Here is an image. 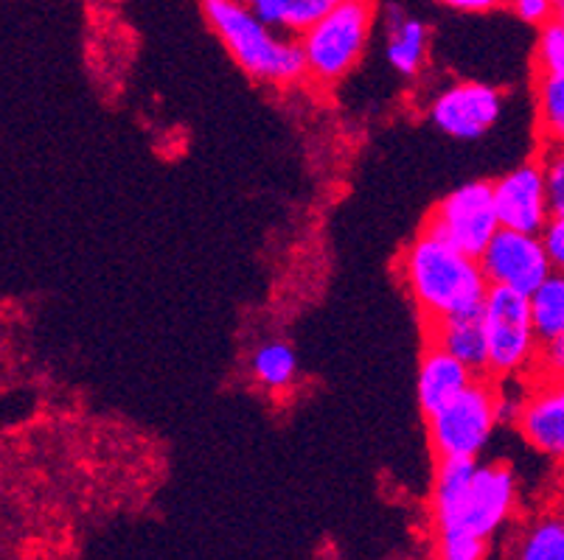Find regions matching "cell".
<instances>
[{"mask_svg": "<svg viewBox=\"0 0 564 560\" xmlns=\"http://www.w3.org/2000/svg\"><path fill=\"white\" fill-rule=\"evenodd\" d=\"M427 342L444 348L455 359L471 367L478 376H486V364H489V348H486V331L480 315L453 317L433 328H424Z\"/></svg>", "mask_w": 564, "mask_h": 560, "instance_id": "5bb4252c", "label": "cell"}, {"mask_svg": "<svg viewBox=\"0 0 564 560\" xmlns=\"http://www.w3.org/2000/svg\"><path fill=\"white\" fill-rule=\"evenodd\" d=\"M250 378L264 393H290L301 376L299 353L284 339H264L250 353Z\"/></svg>", "mask_w": 564, "mask_h": 560, "instance_id": "9a60e30c", "label": "cell"}, {"mask_svg": "<svg viewBox=\"0 0 564 560\" xmlns=\"http://www.w3.org/2000/svg\"><path fill=\"white\" fill-rule=\"evenodd\" d=\"M424 228L438 233L464 253L480 259V253L502 228L495 202V183L471 179V183L458 185L455 191L435 202V208L424 219Z\"/></svg>", "mask_w": 564, "mask_h": 560, "instance_id": "52a82bcc", "label": "cell"}, {"mask_svg": "<svg viewBox=\"0 0 564 560\" xmlns=\"http://www.w3.org/2000/svg\"><path fill=\"white\" fill-rule=\"evenodd\" d=\"M480 320H484L486 348H489L486 376L495 382H514V378L528 382L536 376L542 339L533 328L531 297L491 286L480 308Z\"/></svg>", "mask_w": 564, "mask_h": 560, "instance_id": "5b68a950", "label": "cell"}, {"mask_svg": "<svg viewBox=\"0 0 564 560\" xmlns=\"http://www.w3.org/2000/svg\"><path fill=\"white\" fill-rule=\"evenodd\" d=\"M475 378H478V373L466 367L460 359H455L444 348L427 342L422 351V359H419V376H415V395H419L422 415H433L435 409L449 404Z\"/></svg>", "mask_w": 564, "mask_h": 560, "instance_id": "4fadbf2b", "label": "cell"}, {"mask_svg": "<svg viewBox=\"0 0 564 560\" xmlns=\"http://www.w3.org/2000/svg\"><path fill=\"white\" fill-rule=\"evenodd\" d=\"M435 3L460 14H486L497 7H506L502 0H435Z\"/></svg>", "mask_w": 564, "mask_h": 560, "instance_id": "484cf974", "label": "cell"}, {"mask_svg": "<svg viewBox=\"0 0 564 560\" xmlns=\"http://www.w3.org/2000/svg\"><path fill=\"white\" fill-rule=\"evenodd\" d=\"M520 438L536 454L564 465V376H531L520 420Z\"/></svg>", "mask_w": 564, "mask_h": 560, "instance_id": "8fae6325", "label": "cell"}, {"mask_svg": "<svg viewBox=\"0 0 564 560\" xmlns=\"http://www.w3.org/2000/svg\"><path fill=\"white\" fill-rule=\"evenodd\" d=\"M509 9L520 23L542 29V25L556 20L558 0H509Z\"/></svg>", "mask_w": 564, "mask_h": 560, "instance_id": "603a6c76", "label": "cell"}, {"mask_svg": "<svg viewBox=\"0 0 564 560\" xmlns=\"http://www.w3.org/2000/svg\"><path fill=\"white\" fill-rule=\"evenodd\" d=\"M556 493H558V510L564 513V465H562V476L556 482Z\"/></svg>", "mask_w": 564, "mask_h": 560, "instance_id": "4316f807", "label": "cell"}, {"mask_svg": "<svg viewBox=\"0 0 564 560\" xmlns=\"http://www.w3.org/2000/svg\"><path fill=\"white\" fill-rule=\"evenodd\" d=\"M533 328L542 342L564 333V272L553 270L545 284L531 295Z\"/></svg>", "mask_w": 564, "mask_h": 560, "instance_id": "d6986e66", "label": "cell"}, {"mask_svg": "<svg viewBox=\"0 0 564 560\" xmlns=\"http://www.w3.org/2000/svg\"><path fill=\"white\" fill-rule=\"evenodd\" d=\"M540 161L547 174L553 213H564V143H558V146H540Z\"/></svg>", "mask_w": 564, "mask_h": 560, "instance_id": "7402d4cb", "label": "cell"}, {"mask_svg": "<svg viewBox=\"0 0 564 560\" xmlns=\"http://www.w3.org/2000/svg\"><path fill=\"white\" fill-rule=\"evenodd\" d=\"M245 3L284 34L301 37L315 20L340 7L343 0H245Z\"/></svg>", "mask_w": 564, "mask_h": 560, "instance_id": "e0dca14e", "label": "cell"}, {"mask_svg": "<svg viewBox=\"0 0 564 560\" xmlns=\"http://www.w3.org/2000/svg\"><path fill=\"white\" fill-rule=\"evenodd\" d=\"M533 74H564V25H542L533 43Z\"/></svg>", "mask_w": 564, "mask_h": 560, "instance_id": "ffe728a7", "label": "cell"}, {"mask_svg": "<svg viewBox=\"0 0 564 560\" xmlns=\"http://www.w3.org/2000/svg\"><path fill=\"white\" fill-rule=\"evenodd\" d=\"M382 31L388 65L404 79H419L427 70L430 45H433L427 23L391 3L382 9Z\"/></svg>", "mask_w": 564, "mask_h": 560, "instance_id": "7c38bea8", "label": "cell"}, {"mask_svg": "<svg viewBox=\"0 0 564 560\" xmlns=\"http://www.w3.org/2000/svg\"><path fill=\"white\" fill-rule=\"evenodd\" d=\"M542 239H545V246H547V253H551L553 266L564 272V213L553 216L551 224H547L545 233H542Z\"/></svg>", "mask_w": 564, "mask_h": 560, "instance_id": "d4e9b609", "label": "cell"}, {"mask_svg": "<svg viewBox=\"0 0 564 560\" xmlns=\"http://www.w3.org/2000/svg\"><path fill=\"white\" fill-rule=\"evenodd\" d=\"M379 0H343L301 34L306 59V87L329 96L354 74L371 43Z\"/></svg>", "mask_w": 564, "mask_h": 560, "instance_id": "277c9868", "label": "cell"}, {"mask_svg": "<svg viewBox=\"0 0 564 560\" xmlns=\"http://www.w3.org/2000/svg\"><path fill=\"white\" fill-rule=\"evenodd\" d=\"M484 538L460 530L435 532V560H486Z\"/></svg>", "mask_w": 564, "mask_h": 560, "instance_id": "44dd1931", "label": "cell"}, {"mask_svg": "<svg viewBox=\"0 0 564 560\" xmlns=\"http://www.w3.org/2000/svg\"><path fill=\"white\" fill-rule=\"evenodd\" d=\"M520 502L514 469L502 460H435L433 527L491 541L509 527Z\"/></svg>", "mask_w": 564, "mask_h": 560, "instance_id": "7a4b0ae2", "label": "cell"}, {"mask_svg": "<svg viewBox=\"0 0 564 560\" xmlns=\"http://www.w3.org/2000/svg\"><path fill=\"white\" fill-rule=\"evenodd\" d=\"M495 202L502 228L542 235L551 224L553 202L547 188V174L540 154L531 161L517 163L514 168L495 179Z\"/></svg>", "mask_w": 564, "mask_h": 560, "instance_id": "30bf717a", "label": "cell"}, {"mask_svg": "<svg viewBox=\"0 0 564 560\" xmlns=\"http://www.w3.org/2000/svg\"><path fill=\"white\" fill-rule=\"evenodd\" d=\"M533 118L540 146L564 143V74H533Z\"/></svg>", "mask_w": 564, "mask_h": 560, "instance_id": "2e32d148", "label": "cell"}, {"mask_svg": "<svg viewBox=\"0 0 564 560\" xmlns=\"http://www.w3.org/2000/svg\"><path fill=\"white\" fill-rule=\"evenodd\" d=\"M536 373H540V376H564V333L562 337L542 342L540 367H536Z\"/></svg>", "mask_w": 564, "mask_h": 560, "instance_id": "cb8c5ba5", "label": "cell"}, {"mask_svg": "<svg viewBox=\"0 0 564 560\" xmlns=\"http://www.w3.org/2000/svg\"><path fill=\"white\" fill-rule=\"evenodd\" d=\"M514 560H564V513L533 518L517 541Z\"/></svg>", "mask_w": 564, "mask_h": 560, "instance_id": "ac0fdd59", "label": "cell"}, {"mask_svg": "<svg viewBox=\"0 0 564 560\" xmlns=\"http://www.w3.org/2000/svg\"><path fill=\"white\" fill-rule=\"evenodd\" d=\"M506 99L489 81L458 79L444 85L427 101V118L435 130L455 141H480L500 123Z\"/></svg>", "mask_w": 564, "mask_h": 560, "instance_id": "ba28073f", "label": "cell"}, {"mask_svg": "<svg viewBox=\"0 0 564 560\" xmlns=\"http://www.w3.org/2000/svg\"><path fill=\"white\" fill-rule=\"evenodd\" d=\"M486 281L495 289H511L531 297L556 270L547 253L545 239L536 233L500 228L480 253Z\"/></svg>", "mask_w": 564, "mask_h": 560, "instance_id": "9c48e42d", "label": "cell"}, {"mask_svg": "<svg viewBox=\"0 0 564 560\" xmlns=\"http://www.w3.org/2000/svg\"><path fill=\"white\" fill-rule=\"evenodd\" d=\"M397 275L424 328L453 317L480 315L491 289L480 259L453 246L424 224L399 255Z\"/></svg>", "mask_w": 564, "mask_h": 560, "instance_id": "6da1fadb", "label": "cell"}, {"mask_svg": "<svg viewBox=\"0 0 564 560\" xmlns=\"http://www.w3.org/2000/svg\"><path fill=\"white\" fill-rule=\"evenodd\" d=\"M502 3H506V7H509V0H502Z\"/></svg>", "mask_w": 564, "mask_h": 560, "instance_id": "83f0119b", "label": "cell"}, {"mask_svg": "<svg viewBox=\"0 0 564 560\" xmlns=\"http://www.w3.org/2000/svg\"><path fill=\"white\" fill-rule=\"evenodd\" d=\"M435 460H480L500 429L497 382L478 376L449 404L424 415Z\"/></svg>", "mask_w": 564, "mask_h": 560, "instance_id": "8992f818", "label": "cell"}, {"mask_svg": "<svg viewBox=\"0 0 564 560\" xmlns=\"http://www.w3.org/2000/svg\"><path fill=\"white\" fill-rule=\"evenodd\" d=\"M199 9L248 79L279 92L306 87V59L299 37L267 23L245 0H199Z\"/></svg>", "mask_w": 564, "mask_h": 560, "instance_id": "3957f363", "label": "cell"}]
</instances>
